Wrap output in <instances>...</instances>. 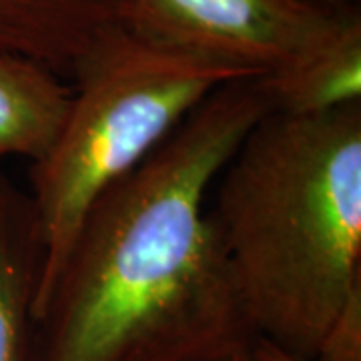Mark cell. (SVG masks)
Segmentation results:
<instances>
[{
  "label": "cell",
  "instance_id": "cell-12",
  "mask_svg": "<svg viewBox=\"0 0 361 361\" xmlns=\"http://www.w3.org/2000/svg\"><path fill=\"white\" fill-rule=\"evenodd\" d=\"M313 2L327 4V6H353V4H357L360 0H313Z\"/></svg>",
  "mask_w": 361,
  "mask_h": 361
},
{
  "label": "cell",
  "instance_id": "cell-9",
  "mask_svg": "<svg viewBox=\"0 0 361 361\" xmlns=\"http://www.w3.org/2000/svg\"><path fill=\"white\" fill-rule=\"evenodd\" d=\"M311 361H361V285L325 329Z\"/></svg>",
  "mask_w": 361,
  "mask_h": 361
},
{
  "label": "cell",
  "instance_id": "cell-2",
  "mask_svg": "<svg viewBox=\"0 0 361 361\" xmlns=\"http://www.w3.org/2000/svg\"><path fill=\"white\" fill-rule=\"evenodd\" d=\"M213 189L209 217L253 334L311 361L361 285V101L269 111Z\"/></svg>",
  "mask_w": 361,
  "mask_h": 361
},
{
  "label": "cell",
  "instance_id": "cell-10",
  "mask_svg": "<svg viewBox=\"0 0 361 361\" xmlns=\"http://www.w3.org/2000/svg\"><path fill=\"white\" fill-rule=\"evenodd\" d=\"M249 353L253 361H307L299 355L289 353L287 349L279 348L277 343H273L265 337H253L251 345H249Z\"/></svg>",
  "mask_w": 361,
  "mask_h": 361
},
{
  "label": "cell",
  "instance_id": "cell-5",
  "mask_svg": "<svg viewBox=\"0 0 361 361\" xmlns=\"http://www.w3.org/2000/svg\"><path fill=\"white\" fill-rule=\"evenodd\" d=\"M271 109L313 115L361 101V14L343 6L336 25L291 65L259 78Z\"/></svg>",
  "mask_w": 361,
  "mask_h": 361
},
{
  "label": "cell",
  "instance_id": "cell-8",
  "mask_svg": "<svg viewBox=\"0 0 361 361\" xmlns=\"http://www.w3.org/2000/svg\"><path fill=\"white\" fill-rule=\"evenodd\" d=\"M71 92L51 66L0 51V159L39 161L63 125Z\"/></svg>",
  "mask_w": 361,
  "mask_h": 361
},
{
  "label": "cell",
  "instance_id": "cell-6",
  "mask_svg": "<svg viewBox=\"0 0 361 361\" xmlns=\"http://www.w3.org/2000/svg\"><path fill=\"white\" fill-rule=\"evenodd\" d=\"M116 0H0V51L59 75L115 25Z\"/></svg>",
  "mask_w": 361,
  "mask_h": 361
},
{
  "label": "cell",
  "instance_id": "cell-7",
  "mask_svg": "<svg viewBox=\"0 0 361 361\" xmlns=\"http://www.w3.org/2000/svg\"><path fill=\"white\" fill-rule=\"evenodd\" d=\"M40 249L28 197L0 179V361H35Z\"/></svg>",
  "mask_w": 361,
  "mask_h": 361
},
{
  "label": "cell",
  "instance_id": "cell-1",
  "mask_svg": "<svg viewBox=\"0 0 361 361\" xmlns=\"http://www.w3.org/2000/svg\"><path fill=\"white\" fill-rule=\"evenodd\" d=\"M269 111L259 78L223 85L92 205L37 313L35 361H219L251 345L207 201Z\"/></svg>",
  "mask_w": 361,
  "mask_h": 361
},
{
  "label": "cell",
  "instance_id": "cell-4",
  "mask_svg": "<svg viewBox=\"0 0 361 361\" xmlns=\"http://www.w3.org/2000/svg\"><path fill=\"white\" fill-rule=\"evenodd\" d=\"M341 8L313 0H116L115 23L173 51L261 78L325 37Z\"/></svg>",
  "mask_w": 361,
  "mask_h": 361
},
{
  "label": "cell",
  "instance_id": "cell-3",
  "mask_svg": "<svg viewBox=\"0 0 361 361\" xmlns=\"http://www.w3.org/2000/svg\"><path fill=\"white\" fill-rule=\"evenodd\" d=\"M71 103L49 151L30 169L40 249L35 319L92 205L167 141L209 94L251 78L109 26L75 61Z\"/></svg>",
  "mask_w": 361,
  "mask_h": 361
},
{
  "label": "cell",
  "instance_id": "cell-11",
  "mask_svg": "<svg viewBox=\"0 0 361 361\" xmlns=\"http://www.w3.org/2000/svg\"><path fill=\"white\" fill-rule=\"evenodd\" d=\"M219 361H253L251 357V353H249V348L241 349V351H235L231 355H225V357H221Z\"/></svg>",
  "mask_w": 361,
  "mask_h": 361
}]
</instances>
